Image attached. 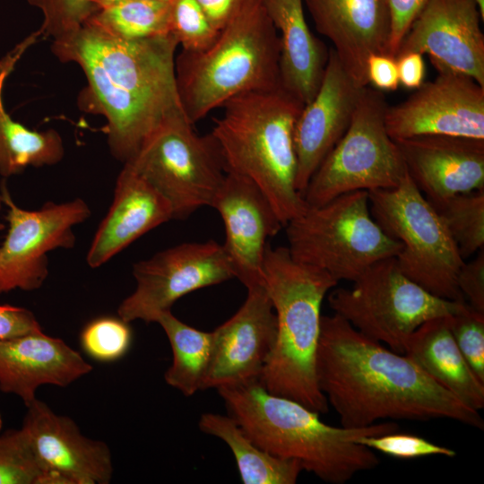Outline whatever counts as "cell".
<instances>
[{"label": "cell", "instance_id": "obj_9", "mask_svg": "<svg viewBox=\"0 0 484 484\" xmlns=\"http://www.w3.org/2000/svg\"><path fill=\"white\" fill-rule=\"evenodd\" d=\"M183 108L169 113L127 162L169 203L173 220L212 207L227 170L211 134L199 135Z\"/></svg>", "mask_w": 484, "mask_h": 484}, {"label": "cell", "instance_id": "obj_28", "mask_svg": "<svg viewBox=\"0 0 484 484\" xmlns=\"http://www.w3.org/2000/svg\"><path fill=\"white\" fill-rule=\"evenodd\" d=\"M169 341L173 360L164 375L166 383L192 396L203 390L213 351L212 332H203L177 318L171 312L157 319Z\"/></svg>", "mask_w": 484, "mask_h": 484}, {"label": "cell", "instance_id": "obj_29", "mask_svg": "<svg viewBox=\"0 0 484 484\" xmlns=\"http://www.w3.org/2000/svg\"><path fill=\"white\" fill-rule=\"evenodd\" d=\"M169 0H135L98 9L86 22L109 35L139 39L169 34Z\"/></svg>", "mask_w": 484, "mask_h": 484}, {"label": "cell", "instance_id": "obj_12", "mask_svg": "<svg viewBox=\"0 0 484 484\" xmlns=\"http://www.w3.org/2000/svg\"><path fill=\"white\" fill-rule=\"evenodd\" d=\"M136 288L117 308L130 323H156L182 297L236 278L222 244L214 240L182 243L135 263Z\"/></svg>", "mask_w": 484, "mask_h": 484}, {"label": "cell", "instance_id": "obj_23", "mask_svg": "<svg viewBox=\"0 0 484 484\" xmlns=\"http://www.w3.org/2000/svg\"><path fill=\"white\" fill-rule=\"evenodd\" d=\"M114 192L112 204L87 254L91 268L99 267L148 231L173 220L168 200L126 164Z\"/></svg>", "mask_w": 484, "mask_h": 484}, {"label": "cell", "instance_id": "obj_22", "mask_svg": "<svg viewBox=\"0 0 484 484\" xmlns=\"http://www.w3.org/2000/svg\"><path fill=\"white\" fill-rule=\"evenodd\" d=\"M91 370L79 352L42 331L0 342V390L19 396L25 406L39 386L66 387Z\"/></svg>", "mask_w": 484, "mask_h": 484}, {"label": "cell", "instance_id": "obj_43", "mask_svg": "<svg viewBox=\"0 0 484 484\" xmlns=\"http://www.w3.org/2000/svg\"><path fill=\"white\" fill-rule=\"evenodd\" d=\"M91 4L98 9L108 7L114 4H117L124 2L135 1V0H89Z\"/></svg>", "mask_w": 484, "mask_h": 484}, {"label": "cell", "instance_id": "obj_31", "mask_svg": "<svg viewBox=\"0 0 484 484\" xmlns=\"http://www.w3.org/2000/svg\"><path fill=\"white\" fill-rule=\"evenodd\" d=\"M0 484H48L22 428L0 435Z\"/></svg>", "mask_w": 484, "mask_h": 484}, {"label": "cell", "instance_id": "obj_7", "mask_svg": "<svg viewBox=\"0 0 484 484\" xmlns=\"http://www.w3.org/2000/svg\"><path fill=\"white\" fill-rule=\"evenodd\" d=\"M290 255L336 281H356L374 264L402 248L374 220L367 191L341 194L307 209L285 226Z\"/></svg>", "mask_w": 484, "mask_h": 484}, {"label": "cell", "instance_id": "obj_32", "mask_svg": "<svg viewBox=\"0 0 484 484\" xmlns=\"http://www.w3.org/2000/svg\"><path fill=\"white\" fill-rule=\"evenodd\" d=\"M169 33L185 51L209 48L220 31L208 22L195 0H169Z\"/></svg>", "mask_w": 484, "mask_h": 484}, {"label": "cell", "instance_id": "obj_14", "mask_svg": "<svg viewBox=\"0 0 484 484\" xmlns=\"http://www.w3.org/2000/svg\"><path fill=\"white\" fill-rule=\"evenodd\" d=\"M436 77L407 99L388 106L385 126L393 141L421 135L484 140V86L471 77L433 65Z\"/></svg>", "mask_w": 484, "mask_h": 484}, {"label": "cell", "instance_id": "obj_10", "mask_svg": "<svg viewBox=\"0 0 484 484\" xmlns=\"http://www.w3.org/2000/svg\"><path fill=\"white\" fill-rule=\"evenodd\" d=\"M387 108L381 91L362 88L347 130L303 193L307 206H319L353 191L392 188L401 182L407 169L386 130Z\"/></svg>", "mask_w": 484, "mask_h": 484}, {"label": "cell", "instance_id": "obj_42", "mask_svg": "<svg viewBox=\"0 0 484 484\" xmlns=\"http://www.w3.org/2000/svg\"><path fill=\"white\" fill-rule=\"evenodd\" d=\"M210 24L220 31L231 19L242 0H195Z\"/></svg>", "mask_w": 484, "mask_h": 484}, {"label": "cell", "instance_id": "obj_5", "mask_svg": "<svg viewBox=\"0 0 484 484\" xmlns=\"http://www.w3.org/2000/svg\"><path fill=\"white\" fill-rule=\"evenodd\" d=\"M338 282L328 272L295 260L288 247L267 246L263 283L276 315L277 333L259 381L270 393L319 414L329 410L315 375L321 307Z\"/></svg>", "mask_w": 484, "mask_h": 484}, {"label": "cell", "instance_id": "obj_21", "mask_svg": "<svg viewBox=\"0 0 484 484\" xmlns=\"http://www.w3.org/2000/svg\"><path fill=\"white\" fill-rule=\"evenodd\" d=\"M395 142L408 174L431 204L484 189V140L421 135Z\"/></svg>", "mask_w": 484, "mask_h": 484}, {"label": "cell", "instance_id": "obj_34", "mask_svg": "<svg viewBox=\"0 0 484 484\" xmlns=\"http://www.w3.org/2000/svg\"><path fill=\"white\" fill-rule=\"evenodd\" d=\"M448 325L461 353L484 383V313L463 301L454 314L448 315Z\"/></svg>", "mask_w": 484, "mask_h": 484}, {"label": "cell", "instance_id": "obj_37", "mask_svg": "<svg viewBox=\"0 0 484 484\" xmlns=\"http://www.w3.org/2000/svg\"><path fill=\"white\" fill-rule=\"evenodd\" d=\"M457 287L464 299L475 310L484 313V250L469 263H463L458 275Z\"/></svg>", "mask_w": 484, "mask_h": 484}, {"label": "cell", "instance_id": "obj_41", "mask_svg": "<svg viewBox=\"0 0 484 484\" xmlns=\"http://www.w3.org/2000/svg\"><path fill=\"white\" fill-rule=\"evenodd\" d=\"M396 61L400 84L417 90L424 83L426 67L423 55L409 52L398 56Z\"/></svg>", "mask_w": 484, "mask_h": 484}, {"label": "cell", "instance_id": "obj_8", "mask_svg": "<svg viewBox=\"0 0 484 484\" xmlns=\"http://www.w3.org/2000/svg\"><path fill=\"white\" fill-rule=\"evenodd\" d=\"M374 220L402 248L397 265L410 280L448 300H465L457 287L464 263L444 221L408 172L394 187L368 192Z\"/></svg>", "mask_w": 484, "mask_h": 484}, {"label": "cell", "instance_id": "obj_33", "mask_svg": "<svg viewBox=\"0 0 484 484\" xmlns=\"http://www.w3.org/2000/svg\"><path fill=\"white\" fill-rule=\"evenodd\" d=\"M128 324L119 316H105L91 321L82 332V348L99 361L119 359L131 345L132 332Z\"/></svg>", "mask_w": 484, "mask_h": 484}, {"label": "cell", "instance_id": "obj_16", "mask_svg": "<svg viewBox=\"0 0 484 484\" xmlns=\"http://www.w3.org/2000/svg\"><path fill=\"white\" fill-rule=\"evenodd\" d=\"M482 19L472 0H428L402 39L396 57L416 52L433 65L466 74L484 86Z\"/></svg>", "mask_w": 484, "mask_h": 484}, {"label": "cell", "instance_id": "obj_45", "mask_svg": "<svg viewBox=\"0 0 484 484\" xmlns=\"http://www.w3.org/2000/svg\"><path fill=\"white\" fill-rule=\"evenodd\" d=\"M2 427H3V419H2L1 412H0V432H1Z\"/></svg>", "mask_w": 484, "mask_h": 484}, {"label": "cell", "instance_id": "obj_1", "mask_svg": "<svg viewBox=\"0 0 484 484\" xmlns=\"http://www.w3.org/2000/svg\"><path fill=\"white\" fill-rule=\"evenodd\" d=\"M315 375L320 391L345 428L367 427L385 419H448L484 428L480 411L406 355L363 335L335 313L321 317Z\"/></svg>", "mask_w": 484, "mask_h": 484}, {"label": "cell", "instance_id": "obj_39", "mask_svg": "<svg viewBox=\"0 0 484 484\" xmlns=\"http://www.w3.org/2000/svg\"><path fill=\"white\" fill-rule=\"evenodd\" d=\"M41 331L39 323L29 309L0 305V342Z\"/></svg>", "mask_w": 484, "mask_h": 484}, {"label": "cell", "instance_id": "obj_40", "mask_svg": "<svg viewBox=\"0 0 484 484\" xmlns=\"http://www.w3.org/2000/svg\"><path fill=\"white\" fill-rule=\"evenodd\" d=\"M367 77L378 91H395L399 82L396 57L388 54L371 55L367 61Z\"/></svg>", "mask_w": 484, "mask_h": 484}, {"label": "cell", "instance_id": "obj_3", "mask_svg": "<svg viewBox=\"0 0 484 484\" xmlns=\"http://www.w3.org/2000/svg\"><path fill=\"white\" fill-rule=\"evenodd\" d=\"M229 415L269 454L298 461L303 470L331 484H343L376 468L374 450L354 440L398 430L395 423L362 428L333 427L319 413L293 400L270 393L259 378L217 388Z\"/></svg>", "mask_w": 484, "mask_h": 484}, {"label": "cell", "instance_id": "obj_19", "mask_svg": "<svg viewBox=\"0 0 484 484\" xmlns=\"http://www.w3.org/2000/svg\"><path fill=\"white\" fill-rule=\"evenodd\" d=\"M361 90L331 48L321 85L303 107L294 130L296 186L302 196L312 175L347 130Z\"/></svg>", "mask_w": 484, "mask_h": 484}, {"label": "cell", "instance_id": "obj_6", "mask_svg": "<svg viewBox=\"0 0 484 484\" xmlns=\"http://www.w3.org/2000/svg\"><path fill=\"white\" fill-rule=\"evenodd\" d=\"M181 107L193 124L230 99L281 85L280 38L263 0H242L214 42L176 56Z\"/></svg>", "mask_w": 484, "mask_h": 484}, {"label": "cell", "instance_id": "obj_47", "mask_svg": "<svg viewBox=\"0 0 484 484\" xmlns=\"http://www.w3.org/2000/svg\"><path fill=\"white\" fill-rule=\"evenodd\" d=\"M4 229V224H3L2 222H0V231L3 230Z\"/></svg>", "mask_w": 484, "mask_h": 484}, {"label": "cell", "instance_id": "obj_15", "mask_svg": "<svg viewBox=\"0 0 484 484\" xmlns=\"http://www.w3.org/2000/svg\"><path fill=\"white\" fill-rule=\"evenodd\" d=\"M27 407L22 428L47 476L48 484H107L113 476L106 443L82 434L69 417L37 398Z\"/></svg>", "mask_w": 484, "mask_h": 484}, {"label": "cell", "instance_id": "obj_30", "mask_svg": "<svg viewBox=\"0 0 484 484\" xmlns=\"http://www.w3.org/2000/svg\"><path fill=\"white\" fill-rule=\"evenodd\" d=\"M464 260L484 246V189L432 204Z\"/></svg>", "mask_w": 484, "mask_h": 484}, {"label": "cell", "instance_id": "obj_36", "mask_svg": "<svg viewBox=\"0 0 484 484\" xmlns=\"http://www.w3.org/2000/svg\"><path fill=\"white\" fill-rule=\"evenodd\" d=\"M354 442L401 460L432 455L453 458L456 455V452L449 447L436 445L419 436L397 431L362 436L355 439Z\"/></svg>", "mask_w": 484, "mask_h": 484}, {"label": "cell", "instance_id": "obj_13", "mask_svg": "<svg viewBox=\"0 0 484 484\" xmlns=\"http://www.w3.org/2000/svg\"><path fill=\"white\" fill-rule=\"evenodd\" d=\"M1 195L8 208L5 218L9 228L0 246V295L15 289L37 290L48 275V253L73 248V227L87 220L91 210L80 198L62 203L48 202L39 210H24L16 205L4 184Z\"/></svg>", "mask_w": 484, "mask_h": 484}, {"label": "cell", "instance_id": "obj_11", "mask_svg": "<svg viewBox=\"0 0 484 484\" xmlns=\"http://www.w3.org/2000/svg\"><path fill=\"white\" fill-rule=\"evenodd\" d=\"M463 301L429 293L402 272L395 257L374 264L352 288H338L328 296L333 313L363 335L401 354L418 327L454 314Z\"/></svg>", "mask_w": 484, "mask_h": 484}, {"label": "cell", "instance_id": "obj_20", "mask_svg": "<svg viewBox=\"0 0 484 484\" xmlns=\"http://www.w3.org/2000/svg\"><path fill=\"white\" fill-rule=\"evenodd\" d=\"M317 31L327 38L353 82L367 86V61L388 54L391 15L387 0H303Z\"/></svg>", "mask_w": 484, "mask_h": 484}, {"label": "cell", "instance_id": "obj_46", "mask_svg": "<svg viewBox=\"0 0 484 484\" xmlns=\"http://www.w3.org/2000/svg\"><path fill=\"white\" fill-rule=\"evenodd\" d=\"M3 203H3V198H2V195H1V193H0V210H1L2 206H3Z\"/></svg>", "mask_w": 484, "mask_h": 484}, {"label": "cell", "instance_id": "obj_24", "mask_svg": "<svg viewBox=\"0 0 484 484\" xmlns=\"http://www.w3.org/2000/svg\"><path fill=\"white\" fill-rule=\"evenodd\" d=\"M280 38L281 87L304 106L316 94L329 50L310 31L303 0H263Z\"/></svg>", "mask_w": 484, "mask_h": 484}, {"label": "cell", "instance_id": "obj_35", "mask_svg": "<svg viewBox=\"0 0 484 484\" xmlns=\"http://www.w3.org/2000/svg\"><path fill=\"white\" fill-rule=\"evenodd\" d=\"M43 14L40 35L53 40L79 30L96 11L89 0H27Z\"/></svg>", "mask_w": 484, "mask_h": 484}, {"label": "cell", "instance_id": "obj_27", "mask_svg": "<svg viewBox=\"0 0 484 484\" xmlns=\"http://www.w3.org/2000/svg\"><path fill=\"white\" fill-rule=\"evenodd\" d=\"M198 427L229 447L244 484H294L303 471L298 461L272 455L261 448L230 415L203 413Z\"/></svg>", "mask_w": 484, "mask_h": 484}, {"label": "cell", "instance_id": "obj_25", "mask_svg": "<svg viewBox=\"0 0 484 484\" xmlns=\"http://www.w3.org/2000/svg\"><path fill=\"white\" fill-rule=\"evenodd\" d=\"M404 355L464 404L484 408V383L473 373L458 349L448 315L430 319L409 337Z\"/></svg>", "mask_w": 484, "mask_h": 484}, {"label": "cell", "instance_id": "obj_2", "mask_svg": "<svg viewBox=\"0 0 484 484\" xmlns=\"http://www.w3.org/2000/svg\"><path fill=\"white\" fill-rule=\"evenodd\" d=\"M178 46L170 35L126 39L84 22L53 40L61 62L77 64L87 79L78 105L107 119L112 155L125 163L171 112L182 108L175 60Z\"/></svg>", "mask_w": 484, "mask_h": 484}, {"label": "cell", "instance_id": "obj_17", "mask_svg": "<svg viewBox=\"0 0 484 484\" xmlns=\"http://www.w3.org/2000/svg\"><path fill=\"white\" fill-rule=\"evenodd\" d=\"M239 309L212 331L213 351L203 390L259 378L273 348L276 315L264 284L246 288Z\"/></svg>", "mask_w": 484, "mask_h": 484}, {"label": "cell", "instance_id": "obj_26", "mask_svg": "<svg viewBox=\"0 0 484 484\" xmlns=\"http://www.w3.org/2000/svg\"><path fill=\"white\" fill-rule=\"evenodd\" d=\"M38 36L33 33L0 60V175L18 174L27 167H42L59 162L64 156L60 134L49 129L37 132L14 120L6 111L3 89L18 60Z\"/></svg>", "mask_w": 484, "mask_h": 484}, {"label": "cell", "instance_id": "obj_44", "mask_svg": "<svg viewBox=\"0 0 484 484\" xmlns=\"http://www.w3.org/2000/svg\"><path fill=\"white\" fill-rule=\"evenodd\" d=\"M472 1L477 5L480 17L483 21L484 20V0H472Z\"/></svg>", "mask_w": 484, "mask_h": 484}, {"label": "cell", "instance_id": "obj_4", "mask_svg": "<svg viewBox=\"0 0 484 484\" xmlns=\"http://www.w3.org/2000/svg\"><path fill=\"white\" fill-rule=\"evenodd\" d=\"M304 104L281 86L228 100L210 133L227 172L251 179L265 194L283 227L307 204L296 186L294 130Z\"/></svg>", "mask_w": 484, "mask_h": 484}, {"label": "cell", "instance_id": "obj_38", "mask_svg": "<svg viewBox=\"0 0 484 484\" xmlns=\"http://www.w3.org/2000/svg\"><path fill=\"white\" fill-rule=\"evenodd\" d=\"M427 1L387 0L391 15V56L396 57L402 39Z\"/></svg>", "mask_w": 484, "mask_h": 484}, {"label": "cell", "instance_id": "obj_18", "mask_svg": "<svg viewBox=\"0 0 484 484\" xmlns=\"http://www.w3.org/2000/svg\"><path fill=\"white\" fill-rule=\"evenodd\" d=\"M222 219L235 276L246 288L263 283L268 239L283 227L263 191L249 178L227 172L212 205Z\"/></svg>", "mask_w": 484, "mask_h": 484}]
</instances>
